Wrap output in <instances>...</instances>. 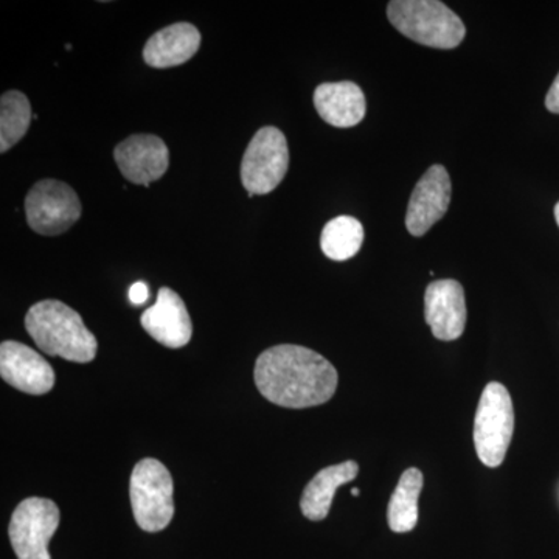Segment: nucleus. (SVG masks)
Segmentation results:
<instances>
[{"label":"nucleus","instance_id":"nucleus-1","mask_svg":"<svg viewBox=\"0 0 559 559\" xmlns=\"http://www.w3.org/2000/svg\"><path fill=\"white\" fill-rule=\"evenodd\" d=\"M253 380L271 403L286 409H307L333 399L340 374L314 349L283 344L261 353Z\"/></svg>","mask_w":559,"mask_h":559},{"label":"nucleus","instance_id":"nucleus-2","mask_svg":"<svg viewBox=\"0 0 559 559\" xmlns=\"http://www.w3.org/2000/svg\"><path fill=\"white\" fill-rule=\"evenodd\" d=\"M25 329L40 352L70 362L86 364L97 356V340L83 319L60 300H43L25 316Z\"/></svg>","mask_w":559,"mask_h":559},{"label":"nucleus","instance_id":"nucleus-3","mask_svg":"<svg viewBox=\"0 0 559 559\" xmlns=\"http://www.w3.org/2000/svg\"><path fill=\"white\" fill-rule=\"evenodd\" d=\"M388 17L401 35L432 49H455L465 39V24L437 0H392Z\"/></svg>","mask_w":559,"mask_h":559},{"label":"nucleus","instance_id":"nucleus-4","mask_svg":"<svg viewBox=\"0 0 559 559\" xmlns=\"http://www.w3.org/2000/svg\"><path fill=\"white\" fill-rule=\"evenodd\" d=\"M175 485L170 471L156 459L140 460L130 480V499L134 520L148 533L162 532L175 516Z\"/></svg>","mask_w":559,"mask_h":559},{"label":"nucleus","instance_id":"nucleus-5","mask_svg":"<svg viewBox=\"0 0 559 559\" xmlns=\"http://www.w3.org/2000/svg\"><path fill=\"white\" fill-rule=\"evenodd\" d=\"M514 432V409L510 392L499 382H489L481 393L474 419V447L488 468H498L506 460Z\"/></svg>","mask_w":559,"mask_h":559},{"label":"nucleus","instance_id":"nucleus-6","mask_svg":"<svg viewBox=\"0 0 559 559\" xmlns=\"http://www.w3.org/2000/svg\"><path fill=\"white\" fill-rule=\"evenodd\" d=\"M289 168L285 134L275 127L255 132L241 160V182L249 194H267L277 189Z\"/></svg>","mask_w":559,"mask_h":559},{"label":"nucleus","instance_id":"nucleus-7","mask_svg":"<svg viewBox=\"0 0 559 559\" xmlns=\"http://www.w3.org/2000/svg\"><path fill=\"white\" fill-rule=\"evenodd\" d=\"M81 212L79 194L61 180H39L25 198L28 226L44 237L68 231L81 218Z\"/></svg>","mask_w":559,"mask_h":559},{"label":"nucleus","instance_id":"nucleus-8","mask_svg":"<svg viewBox=\"0 0 559 559\" xmlns=\"http://www.w3.org/2000/svg\"><path fill=\"white\" fill-rule=\"evenodd\" d=\"M60 525V509L50 499L22 500L11 516L9 536L17 559H51L49 543Z\"/></svg>","mask_w":559,"mask_h":559},{"label":"nucleus","instance_id":"nucleus-9","mask_svg":"<svg viewBox=\"0 0 559 559\" xmlns=\"http://www.w3.org/2000/svg\"><path fill=\"white\" fill-rule=\"evenodd\" d=\"M114 159L124 179L135 186L150 187L170 167V151L157 135L134 134L116 146Z\"/></svg>","mask_w":559,"mask_h":559},{"label":"nucleus","instance_id":"nucleus-10","mask_svg":"<svg viewBox=\"0 0 559 559\" xmlns=\"http://www.w3.org/2000/svg\"><path fill=\"white\" fill-rule=\"evenodd\" d=\"M452 186L450 173L443 165H432L418 180L406 213V227L414 237L428 234L439 223L451 204Z\"/></svg>","mask_w":559,"mask_h":559},{"label":"nucleus","instance_id":"nucleus-11","mask_svg":"<svg viewBox=\"0 0 559 559\" xmlns=\"http://www.w3.org/2000/svg\"><path fill=\"white\" fill-rule=\"evenodd\" d=\"M0 377L11 388L31 395L49 393L55 385V371L35 349L16 341L0 345Z\"/></svg>","mask_w":559,"mask_h":559},{"label":"nucleus","instance_id":"nucleus-12","mask_svg":"<svg viewBox=\"0 0 559 559\" xmlns=\"http://www.w3.org/2000/svg\"><path fill=\"white\" fill-rule=\"evenodd\" d=\"M425 318L437 340H459L466 326L465 289L457 280H437L425 294Z\"/></svg>","mask_w":559,"mask_h":559},{"label":"nucleus","instance_id":"nucleus-13","mask_svg":"<svg viewBox=\"0 0 559 559\" xmlns=\"http://www.w3.org/2000/svg\"><path fill=\"white\" fill-rule=\"evenodd\" d=\"M143 330L164 347L182 348L193 336L189 310L178 293L160 288L156 304L140 318Z\"/></svg>","mask_w":559,"mask_h":559},{"label":"nucleus","instance_id":"nucleus-14","mask_svg":"<svg viewBox=\"0 0 559 559\" xmlns=\"http://www.w3.org/2000/svg\"><path fill=\"white\" fill-rule=\"evenodd\" d=\"M201 47V33L190 22H178L154 33L143 49L150 68L168 69L190 61Z\"/></svg>","mask_w":559,"mask_h":559},{"label":"nucleus","instance_id":"nucleus-15","mask_svg":"<svg viewBox=\"0 0 559 559\" xmlns=\"http://www.w3.org/2000/svg\"><path fill=\"white\" fill-rule=\"evenodd\" d=\"M314 106L326 123L336 128H352L366 117V95L352 81L320 84L314 92Z\"/></svg>","mask_w":559,"mask_h":559},{"label":"nucleus","instance_id":"nucleus-16","mask_svg":"<svg viewBox=\"0 0 559 559\" xmlns=\"http://www.w3.org/2000/svg\"><path fill=\"white\" fill-rule=\"evenodd\" d=\"M359 474V465L355 460L326 466L319 471L301 495L300 510L305 518L319 522L329 516L334 495L342 485L355 480Z\"/></svg>","mask_w":559,"mask_h":559},{"label":"nucleus","instance_id":"nucleus-17","mask_svg":"<svg viewBox=\"0 0 559 559\" xmlns=\"http://www.w3.org/2000/svg\"><path fill=\"white\" fill-rule=\"evenodd\" d=\"M425 477L418 468L404 471L393 491L388 509L389 527L395 533H407L418 524V499Z\"/></svg>","mask_w":559,"mask_h":559},{"label":"nucleus","instance_id":"nucleus-18","mask_svg":"<svg viewBox=\"0 0 559 559\" xmlns=\"http://www.w3.org/2000/svg\"><path fill=\"white\" fill-rule=\"evenodd\" d=\"M364 242V227L353 216H337L323 227L320 248L330 260L345 261L359 252Z\"/></svg>","mask_w":559,"mask_h":559},{"label":"nucleus","instance_id":"nucleus-19","mask_svg":"<svg viewBox=\"0 0 559 559\" xmlns=\"http://www.w3.org/2000/svg\"><path fill=\"white\" fill-rule=\"evenodd\" d=\"M32 124V105L20 91H9L0 98V151L7 153L27 134Z\"/></svg>","mask_w":559,"mask_h":559},{"label":"nucleus","instance_id":"nucleus-20","mask_svg":"<svg viewBox=\"0 0 559 559\" xmlns=\"http://www.w3.org/2000/svg\"><path fill=\"white\" fill-rule=\"evenodd\" d=\"M150 297V290L148 286L145 285L143 282H135L134 285L130 288V300L132 304L135 305V307H139V305L145 304L146 300H148Z\"/></svg>","mask_w":559,"mask_h":559},{"label":"nucleus","instance_id":"nucleus-21","mask_svg":"<svg viewBox=\"0 0 559 559\" xmlns=\"http://www.w3.org/2000/svg\"><path fill=\"white\" fill-rule=\"evenodd\" d=\"M546 108L549 109L550 112L559 114V73L554 84H551L549 94H547Z\"/></svg>","mask_w":559,"mask_h":559},{"label":"nucleus","instance_id":"nucleus-22","mask_svg":"<svg viewBox=\"0 0 559 559\" xmlns=\"http://www.w3.org/2000/svg\"><path fill=\"white\" fill-rule=\"evenodd\" d=\"M555 219H557L559 226V202L557 205H555Z\"/></svg>","mask_w":559,"mask_h":559},{"label":"nucleus","instance_id":"nucleus-23","mask_svg":"<svg viewBox=\"0 0 559 559\" xmlns=\"http://www.w3.org/2000/svg\"><path fill=\"white\" fill-rule=\"evenodd\" d=\"M352 495L355 496V498H358L359 489L358 488L353 489Z\"/></svg>","mask_w":559,"mask_h":559}]
</instances>
